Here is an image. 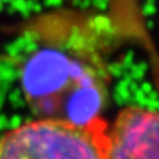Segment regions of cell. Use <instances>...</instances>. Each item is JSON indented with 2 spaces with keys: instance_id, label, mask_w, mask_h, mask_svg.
<instances>
[{
  "instance_id": "3957f363",
  "label": "cell",
  "mask_w": 159,
  "mask_h": 159,
  "mask_svg": "<svg viewBox=\"0 0 159 159\" xmlns=\"http://www.w3.org/2000/svg\"><path fill=\"white\" fill-rule=\"evenodd\" d=\"M107 159H159V110L122 109L107 127Z\"/></svg>"
},
{
  "instance_id": "6da1fadb",
  "label": "cell",
  "mask_w": 159,
  "mask_h": 159,
  "mask_svg": "<svg viewBox=\"0 0 159 159\" xmlns=\"http://www.w3.org/2000/svg\"><path fill=\"white\" fill-rule=\"evenodd\" d=\"M107 18L85 10L58 8L30 20L15 43L21 88L40 118L85 124L105 102L100 55Z\"/></svg>"
},
{
  "instance_id": "7a4b0ae2",
  "label": "cell",
  "mask_w": 159,
  "mask_h": 159,
  "mask_svg": "<svg viewBox=\"0 0 159 159\" xmlns=\"http://www.w3.org/2000/svg\"><path fill=\"white\" fill-rule=\"evenodd\" d=\"M102 118L79 124L39 118L0 138V159H107Z\"/></svg>"
}]
</instances>
